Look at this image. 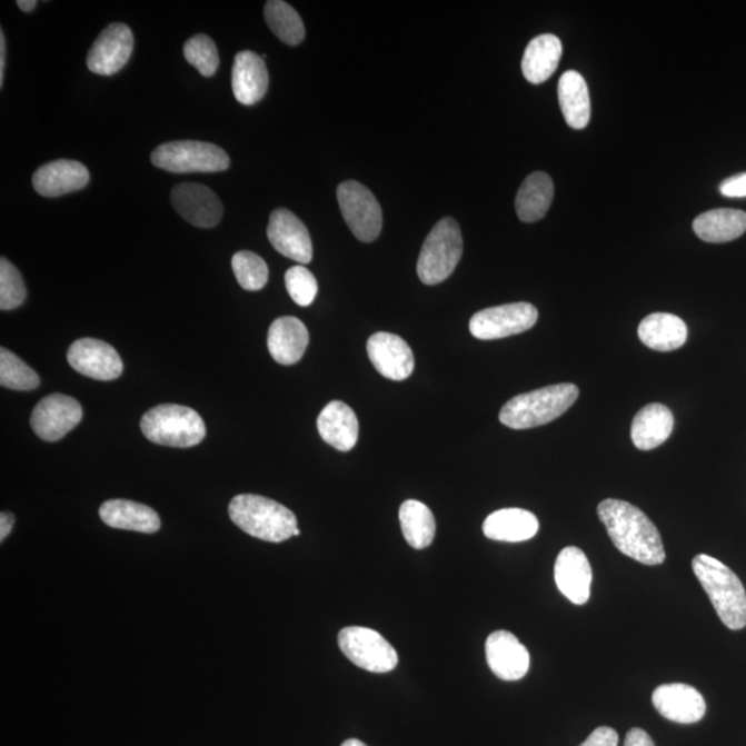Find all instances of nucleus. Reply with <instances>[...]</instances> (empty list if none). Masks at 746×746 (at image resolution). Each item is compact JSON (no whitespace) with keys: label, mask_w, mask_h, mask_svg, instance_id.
I'll use <instances>...</instances> for the list:
<instances>
[{"label":"nucleus","mask_w":746,"mask_h":746,"mask_svg":"<svg viewBox=\"0 0 746 746\" xmlns=\"http://www.w3.org/2000/svg\"><path fill=\"white\" fill-rule=\"evenodd\" d=\"M609 538L620 554L646 566L665 561L663 538L645 511L619 499H606L597 508Z\"/></svg>","instance_id":"nucleus-1"},{"label":"nucleus","mask_w":746,"mask_h":746,"mask_svg":"<svg viewBox=\"0 0 746 746\" xmlns=\"http://www.w3.org/2000/svg\"><path fill=\"white\" fill-rule=\"evenodd\" d=\"M140 426L148 440L165 447L190 448L198 446L207 436V427L199 414L176 404H162L150 409Z\"/></svg>","instance_id":"nucleus-5"},{"label":"nucleus","mask_w":746,"mask_h":746,"mask_svg":"<svg viewBox=\"0 0 746 746\" xmlns=\"http://www.w3.org/2000/svg\"><path fill=\"white\" fill-rule=\"evenodd\" d=\"M269 70L263 57L252 50L239 51L232 67V92L238 102L253 106L263 99L269 89Z\"/></svg>","instance_id":"nucleus-21"},{"label":"nucleus","mask_w":746,"mask_h":746,"mask_svg":"<svg viewBox=\"0 0 746 746\" xmlns=\"http://www.w3.org/2000/svg\"><path fill=\"white\" fill-rule=\"evenodd\" d=\"M653 704L660 716L680 725H693L706 714V704L697 688L670 683L655 688Z\"/></svg>","instance_id":"nucleus-18"},{"label":"nucleus","mask_w":746,"mask_h":746,"mask_svg":"<svg viewBox=\"0 0 746 746\" xmlns=\"http://www.w3.org/2000/svg\"><path fill=\"white\" fill-rule=\"evenodd\" d=\"M369 360L386 379L401 381L412 375L415 357L411 347L400 336L378 332L368 340Z\"/></svg>","instance_id":"nucleus-16"},{"label":"nucleus","mask_w":746,"mask_h":746,"mask_svg":"<svg viewBox=\"0 0 746 746\" xmlns=\"http://www.w3.org/2000/svg\"><path fill=\"white\" fill-rule=\"evenodd\" d=\"M176 212L181 218L199 227V229H212L223 218V205L209 187L198 183H181L173 187L170 192Z\"/></svg>","instance_id":"nucleus-14"},{"label":"nucleus","mask_w":746,"mask_h":746,"mask_svg":"<svg viewBox=\"0 0 746 746\" xmlns=\"http://www.w3.org/2000/svg\"><path fill=\"white\" fill-rule=\"evenodd\" d=\"M537 307L531 304H510L476 312L470 320V332L476 339L508 338L531 329L538 321Z\"/></svg>","instance_id":"nucleus-10"},{"label":"nucleus","mask_w":746,"mask_h":746,"mask_svg":"<svg viewBox=\"0 0 746 746\" xmlns=\"http://www.w3.org/2000/svg\"><path fill=\"white\" fill-rule=\"evenodd\" d=\"M487 538L499 543H524L539 531V521L531 511L510 508L494 511L483 524Z\"/></svg>","instance_id":"nucleus-26"},{"label":"nucleus","mask_w":746,"mask_h":746,"mask_svg":"<svg viewBox=\"0 0 746 746\" xmlns=\"http://www.w3.org/2000/svg\"><path fill=\"white\" fill-rule=\"evenodd\" d=\"M591 574L588 557L579 548L568 546L557 556L555 579L557 588L574 605L584 606L590 597Z\"/></svg>","instance_id":"nucleus-19"},{"label":"nucleus","mask_w":746,"mask_h":746,"mask_svg":"<svg viewBox=\"0 0 746 746\" xmlns=\"http://www.w3.org/2000/svg\"><path fill=\"white\" fill-rule=\"evenodd\" d=\"M559 102L569 128L585 129L590 121L588 84L577 71L564 72L559 82Z\"/></svg>","instance_id":"nucleus-31"},{"label":"nucleus","mask_w":746,"mask_h":746,"mask_svg":"<svg viewBox=\"0 0 746 746\" xmlns=\"http://www.w3.org/2000/svg\"><path fill=\"white\" fill-rule=\"evenodd\" d=\"M267 346L278 364L294 366L301 360L309 346V330L298 318H277L269 329Z\"/></svg>","instance_id":"nucleus-22"},{"label":"nucleus","mask_w":746,"mask_h":746,"mask_svg":"<svg viewBox=\"0 0 746 746\" xmlns=\"http://www.w3.org/2000/svg\"><path fill=\"white\" fill-rule=\"evenodd\" d=\"M285 287L296 305L307 307L316 300L318 284L316 277L305 266L290 267L285 275Z\"/></svg>","instance_id":"nucleus-38"},{"label":"nucleus","mask_w":746,"mask_h":746,"mask_svg":"<svg viewBox=\"0 0 746 746\" xmlns=\"http://www.w3.org/2000/svg\"><path fill=\"white\" fill-rule=\"evenodd\" d=\"M720 192L728 198L746 197V173L733 176L720 185Z\"/></svg>","instance_id":"nucleus-40"},{"label":"nucleus","mask_w":746,"mask_h":746,"mask_svg":"<svg viewBox=\"0 0 746 746\" xmlns=\"http://www.w3.org/2000/svg\"><path fill=\"white\" fill-rule=\"evenodd\" d=\"M693 571L706 595L709 596L722 623L732 630L746 626V590L730 568L715 557L698 555L693 560Z\"/></svg>","instance_id":"nucleus-3"},{"label":"nucleus","mask_w":746,"mask_h":746,"mask_svg":"<svg viewBox=\"0 0 746 746\" xmlns=\"http://www.w3.org/2000/svg\"><path fill=\"white\" fill-rule=\"evenodd\" d=\"M674 426V414L668 407L658 402L648 404L631 421V441L640 451H651L668 440Z\"/></svg>","instance_id":"nucleus-24"},{"label":"nucleus","mask_w":746,"mask_h":746,"mask_svg":"<svg viewBox=\"0 0 746 746\" xmlns=\"http://www.w3.org/2000/svg\"><path fill=\"white\" fill-rule=\"evenodd\" d=\"M299 535H300V529L298 528V529H296V531H295V537H299Z\"/></svg>","instance_id":"nucleus-46"},{"label":"nucleus","mask_w":746,"mask_h":746,"mask_svg":"<svg viewBox=\"0 0 746 746\" xmlns=\"http://www.w3.org/2000/svg\"><path fill=\"white\" fill-rule=\"evenodd\" d=\"M694 232L705 242H730L746 231V213L738 209H714L699 215Z\"/></svg>","instance_id":"nucleus-30"},{"label":"nucleus","mask_w":746,"mask_h":746,"mask_svg":"<svg viewBox=\"0 0 746 746\" xmlns=\"http://www.w3.org/2000/svg\"><path fill=\"white\" fill-rule=\"evenodd\" d=\"M563 56L560 39L551 33L534 38L524 51L521 70L529 83L539 84L548 81L559 67Z\"/></svg>","instance_id":"nucleus-28"},{"label":"nucleus","mask_w":746,"mask_h":746,"mask_svg":"<svg viewBox=\"0 0 746 746\" xmlns=\"http://www.w3.org/2000/svg\"><path fill=\"white\" fill-rule=\"evenodd\" d=\"M624 746H655L654 742L643 728H631L626 734Z\"/></svg>","instance_id":"nucleus-41"},{"label":"nucleus","mask_w":746,"mask_h":746,"mask_svg":"<svg viewBox=\"0 0 746 746\" xmlns=\"http://www.w3.org/2000/svg\"><path fill=\"white\" fill-rule=\"evenodd\" d=\"M265 19L270 30L289 47L304 42L306 28L298 11L282 0H270L265 6Z\"/></svg>","instance_id":"nucleus-33"},{"label":"nucleus","mask_w":746,"mask_h":746,"mask_svg":"<svg viewBox=\"0 0 746 746\" xmlns=\"http://www.w3.org/2000/svg\"><path fill=\"white\" fill-rule=\"evenodd\" d=\"M133 32L121 22H113L102 30L89 50L87 64L97 76L110 77L122 70L132 56Z\"/></svg>","instance_id":"nucleus-12"},{"label":"nucleus","mask_w":746,"mask_h":746,"mask_svg":"<svg viewBox=\"0 0 746 746\" xmlns=\"http://www.w3.org/2000/svg\"><path fill=\"white\" fill-rule=\"evenodd\" d=\"M400 524L404 538L414 549H426L435 539V516L419 500L409 499L401 505Z\"/></svg>","instance_id":"nucleus-32"},{"label":"nucleus","mask_w":746,"mask_h":746,"mask_svg":"<svg viewBox=\"0 0 746 746\" xmlns=\"http://www.w3.org/2000/svg\"><path fill=\"white\" fill-rule=\"evenodd\" d=\"M267 237L277 252L285 258L298 261L300 265L310 263L312 259L310 232L304 221L290 210L280 208L271 213Z\"/></svg>","instance_id":"nucleus-15"},{"label":"nucleus","mask_w":746,"mask_h":746,"mask_svg":"<svg viewBox=\"0 0 746 746\" xmlns=\"http://www.w3.org/2000/svg\"><path fill=\"white\" fill-rule=\"evenodd\" d=\"M27 288L20 271L6 258L0 260V309L14 310L24 304Z\"/></svg>","instance_id":"nucleus-37"},{"label":"nucleus","mask_w":746,"mask_h":746,"mask_svg":"<svg viewBox=\"0 0 746 746\" xmlns=\"http://www.w3.org/2000/svg\"><path fill=\"white\" fill-rule=\"evenodd\" d=\"M67 357L77 372L95 380H116L123 371V362L117 350L99 339L83 338L73 341Z\"/></svg>","instance_id":"nucleus-13"},{"label":"nucleus","mask_w":746,"mask_h":746,"mask_svg":"<svg viewBox=\"0 0 746 746\" xmlns=\"http://www.w3.org/2000/svg\"><path fill=\"white\" fill-rule=\"evenodd\" d=\"M555 185L549 175H529L517 192L516 212L524 223H535L544 219L554 201Z\"/></svg>","instance_id":"nucleus-29"},{"label":"nucleus","mask_w":746,"mask_h":746,"mask_svg":"<svg viewBox=\"0 0 746 746\" xmlns=\"http://www.w3.org/2000/svg\"><path fill=\"white\" fill-rule=\"evenodd\" d=\"M618 733L611 727H597L579 746H618Z\"/></svg>","instance_id":"nucleus-39"},{"label":"nucleus","mask_w":746,"mask_h":746,"mask_svg":"<svg viewBox=\"0 0 746 746\" xmlns=\"http://www.w3.org/2000/svg\"><path fill=\"white\" fill-rule=\"evenodd\" d=\"M464 253L462 232L457 220L444 218L425 239L418 260V276L426 285H437L452 276Z\"/></svg>","instance_id":"nucleus-6"},{"label":"nucleus","mask_w":746,"mask_h":746,"mask_svg":"<svg viewBox=\"0 0 746 746\" xmlns=\"http://www.w3.org/2000/svg\"><path fill=\"white\" fill-rule=\"evenodd\" d=\"M338 641L341 653L358 668L372 674H387L396 669L397 651L379 631L349 626L340 630Z\"/></svg>","instance_id":"nucleus-8"},{"label":"nucleus","mask_w":746,"mask_h":746,"mask_svg":"<svg viewBox=\"0 0 746 746\" xmlns=\"http://www.w3.org/2000/svg\"><path fill=\"white\" fill-rule=\"evenodd\" d=\"M83 411L76 398L50 395L38 402L31 415V426L44 441H59L81 424Z\"/></svg>","instance_id":"nucleus-11"},{"label":"nucleus","mask_w":746,"mask_h":746,"mask_svg":"<svg viewBox=\"0 0 746 746\" xmlns=\"http://www.w3.org/2000/svg\"><path fill=\"white\" fill-rule=\"evenodd\" d=\"M486 657L489 669L500 680H520L529 669V653L526 646H523L508 630H497L488 636Z\"/></svg>","instance_id":"nucleus-17"},{"label":"nucleus","mask_w":746,"mask_h":746,"mask_svg":"<svg viewBox=\"0 0 746 746\" xmlns=\"http://www.w3.org/2000/svg\"><path fill=\"white\" fill-rule=\"evenodd\" d=\"M578 397L579 389L574 384H559L524 392L505 404L500 409L499 420L509 429H534L560 418Z\"/></svg>","instance_id":"nucleus-2"},{"label":"nucleus","mask_w":746,"mask_h":746,"mask_svg":"<svg viewBox=\"0 0 746 746\" xmlns=\"http://www.w3.org/2000/svg\"><path fill=\"white\" fill-rule=\"evenodd\" d=\"M151 162L170 173H216L230 168L223 148L193 140L165 142L152 151Z\"/></svg>","instance_id":"nucleus-7"},{"label":"nucleus","mask_w":746,"mask_h":746,"mask_svg":"<svg viewBox=\"0 0 746 746\" xmlns=\"http://www.w3.org/2000/svg\"><path fill=\"white\" fill-rule=\"evenodd\" d=\"M37 4L36 0H19V2H17V6H19L22 11H26V13H30V11L37 8Z\"/></svg>","instance_id":"nucleus-44"},{"label":"nucleus","mask_w":746,"mask_h":746,"mask_svg":"<svg viewBox=\"0 0 746 746\" xmlns=\"http://www.w3.org/2000/svg\"><path fill=\"white\" fill-rule=\"evenodd\" d=\"M317 427L322 440L330 447L341 452L351 451L356 447L360 425L357 415L347 404L329 402L318 417Z\"/></svg>","instance_id":"nucleus-23"},{"label":"nucleus","mask_w":746,"mask_h":746,"mask_svg":"<svg viewBox=\"0 0 746 746\" xmlns=\"http://www.w3.org/2000/svg\"><path fill=\"white\" fill-rule=\"evenodd\" d=\"M14 521V516L11 514H6V511H3V514L0 515V540H2V543L9 537L11 529H13Z\"/></svg>","instance_id":"nucleus-42"},{"label":"nucleus","mask_w":746,"mask_h":746,"mask_svg":"<svg viewBox=\"0 0 746 746\" xmlns=\"http://www.w3.org/2000/svg\"><path fill=\"white\" fill-rule=\"evenodd\" d=\"M341 746H367L366 744L358 742V739L351 738V739H346Z\"/></svg>","instance_id":"nucleus-45"},{"label":"nucleus","mask_w":746,"mask_h":746,"mask_svg":"<svg viewBox=\"0 0 746 746\" xmlns=\"http://www.w3.org/2000/svg\"><path fill=\"white\" fill-rule=\"evenodd\" d=\"M89 180V170L83 163L72 159H57L33 173L32 185L39 196L57 198L82 190Z\"/></svg>","instance_id":"nucleus-20"},{"label":"nucleus","mask_w":746,"mask_h":746,"mask_svg":"<svg viewBox=\"0 0 746 746\" xmlns=\"http://www.w3.org/2000/svg\"><path fill=\"white\" fill-rule=\"evenodd\" d=\"M6 70V38L3 31H0V88L3 87Z\"/></svg>","instance_id":"nucleus-43"},{"label":"nucleus","mask_w":746,"mask_h":746,"mask_svg":"<svg viewBox=\"0 0 746 746\" xmlns=\"http://www.w3.org/2000/svg\"><path fill=\"white\" fill-rule=\"evenodd\" d=\"M102 523L108 527L128 529L142 534H153L161 528V518L150 506L127 499H111L99 510Z\"/></svg>","instance_id":"nucleus-25"},{"label":"nucleus","mask_w":746,"mask_h":746,"mask_svg":"<svg viewBox=\"0 0 746 746\" xmlns=\"http://www.w3.org/2000/svg\"><path fill=\"white\" fill-rule=\"evenodd\" d=\"M185 57L188 64L197 68L202 77H213L219 68V53L213 39L208 36H196L185 44Z\"/></svg>","instance_id":"nucleus-36"},{"label":"nucleus","mask_w":746,"mask_h":746,"mask_svg":"<svg viewBox=\"0 0 746 746\" xmlns=\"http://www.w3.org/2000/svg\"><path fill=\"white\" fill-rule=\"evenodd\" d=\"M231 266L238 284L250 292L263 289L269 281V267L266 261L249 250L233 255Z\"/></svg>","instance_id":"nucleus-35"},{"label":"nucleus","mask_w":746,"mask_h":746,"mask_svg":"<svg viewBox=\"0 0 746 746\" xmlns=\"http://www.w3.org/2000/svg\"><path fill=\"white\" fill-rule=\"evenodd\" d=\"M637 334L648 349L674 351L686 345L688 330L680 317L668 312H654L640 322Z\"/></svg>","instance_id":"nucleus-27"},{"label":"nucleus","mask_w":746,"mask_h":746,"mask_svg":"<svg viewBox=\"0 0 746 746\" xmlns=\"http://www.w3.org/2000/svg\"><path fill=\"white\" fill-rule=\"evenodd\" d=\"M338 202L345 221L357 239L374 242L384 226L378 199L358 181H345L338 187Z\"/></svg>","instance_id":"nucleus-9"},{"label":"nucleus","mask_w":746,"mask_h":746,"mask_svg":"<svg viewBox=\"0 0 746 746\" xmlns=\"http://www.w3.org/2000/svg\"><path fill=\"white\" fill-rule=\"evenodd\" d=\"M229 514L232 523L243 533L266 543H285L295 537L298 529V520L292 511L260 495H238L230 503Z\"/></svg>","instance_id":"nucleus-4"},{"label":"nucleus","mask_w":746,"mask_h":746,"mask_svg":"<svg viewBox=\"0 0 746 746\" xmlns=\"http://www.w3.org/2000/svg\"><path fill=\"white\" fill-rule=\"evenodd\" d=\"M41 379L32 368L13 352L0 349V385L17 391L36 390Z\"/></svg>","instance_id":"nucleus-34"}]
</instances>
